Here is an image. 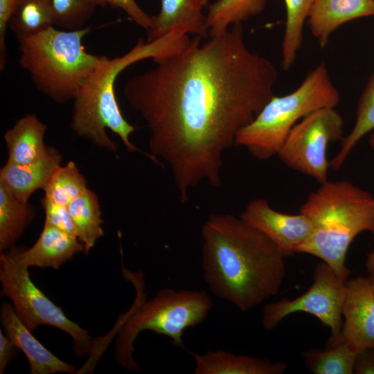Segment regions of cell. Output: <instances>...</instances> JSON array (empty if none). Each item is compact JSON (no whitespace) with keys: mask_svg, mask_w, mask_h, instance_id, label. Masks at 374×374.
<instances>
[{"mask_svg":"<svg viewBox=\"0 0 374 374\" xmlns=\"http://www.w3.org/2000/svg\"><path fill=\"white\" fill-rule=\"evenodd\" d=\"M240 217L265 234L287 256L297 253L313 233L312 224L305 215L300 212L296 215L278 212L264 199L250 201Z\"/></svg>","mask_w":374,"mask_h":374,"instance_id":"8fae6325","label":"cell"},{"mask_svg":"<svg viewBox=\"0 0 374 374\" xmlns=\"http://www.w3.org/2000/svg\"><path fill=\"white\" fill-rule=\"evenodd\" d=\"M354 373L374 374V348L357 353Z\"/></svg>","mask_w":374,"mask_h":374,"instance_id":"1f68e13d","label":"cell"},{"mask_svg":"<svg viewBox=\"0 0 374 374\" xmlns=\"http://www.w3.org/2000/svg\"><path fill=\"white\" fill-rule=\"evenodd\" d=\"M89 27L76 30L55 26L17 37L19 64L36 89L58 104L73 100L90 73L107 57L87 52L84 37Z\"/></svg>","mask_w":374,"mask_h":374,"instance_id":"8992f818","label":"cell"},{"mask_svg":"<svg viewBox=\"0 0 374 374\" xmlns=\"http://www.w3.org/2000/svg\"><path fill=\"white\" fill-rule=\"evenodd\" d=\"M343 132L344 119L335 107L319 109L294 126L276 155L287 167L323 184L330 167L328 145L341 140Z\"/></svg>","mask_w":374,"mask_h":374,"instance_id":"9c48e42d","label":"cell"},{"mask_svg":"<svg viewBox=\"0 0 374 374\" xmlns=\"http://www.w3.org/2000/svg\"><path fill=\"white\" fill-rule=\"evenodd\" d=\"M54 26L50 0H17L8 28L16 37Z\"/></svg>","mask_w":374,"mask_h":374,"instance_id":"484cf974","label":"cell"},{"mask_svg":"<svg viewBox=\"0 0 374 374\" xmlns=\"http://www.w3.org/2000/svg\"><path fill=\"white\" fill-rule=\"evenodd\" d=\"M22 247L13 246L0 253L1 296L12 301L13 308L26 328L33 332L40 325L60 329L71 337L75 355L91 353L95 343L87 330L70 320L31 280L21 259Z\"/></svg>","mask_w":374,"mask_h":374,"instance_id":"ba28073f","label":"cell"},{"mask_svg":"<svg viewBox=\"0 0 374 374\" xmlns=\"http://www.w3.org/2000/svg\"><path fill=\"white\" fill-rule=\"evenodd\" d=\"M61 161L60 152L48 146L45 154L31 163L18 165L6 162L0 170V184L19 200L28 202L35 190L44 189Z\"/></svg>","mask_w":374,"mask_h":374,"instance_id":"2e32d148","label":"cell"},{"mask_svg":"<svg viewBox=\"0 0 374 374\" xmlns=\"http://www.w3.org/2000/svg\"><path fill=\"white\" fill-rule=\"evenodd\" d=\"M300 213L312 222L313 233L297 253L320 258L347 280L350 244L362 232L374 234V197L348 181L328 180L309 194Z\"/></svg>","mask_w":374,"mask_h":374,"instance_id":"277c9868","label":"cell"},{"mask_svg":"<svg viewBox=\"0 0 374 374\" xmlns=\"http://www.w3.org/2000/svg\"><path fill=\"white\" fill-rule=\"evenodd\" d=\"M357 355L341 341L324 350H305L302 357L308 368L314 374H352Z\"/></svg>","mask_w":374,"mask_h":374,"instance_id":"cb8c5ba5","label":"cell"},{"mask_svg":"<svg viewBox=\"0 0 374 374\" xmlns=\"http://www.w3.org/2000/svg\"><path fill=\"white\" fill-rule=\"evenodd\" d=\"M285 28L282 42L281 65L288 70L294 64L303 41V30L314 0H284Z\"/></svg>","mask_w":374,"mask_h":374,"instance_id":"d4e9b609","label":"cell"},{"mask_svg":"<svg viewBox=\"0 0 374 374\" xmlns=\"http://www.w3.org/2000/svg\"><path fill=\"white\" fill-rule=\"evenodd\" d=\"M266 0H217L209 5L206 15L208 36L226 32L230 26L242 24L250 17L260 14Z\"/></svg>","mask_w":374,"mask_h":374,"instance_id":"7402d4cb","label":"cell"},{"mask_svg":"<svg viewBox=\"0 0 374 374\" xmlns=\"http://www.w3.org/2000/svg\"><path fill=\"white\" fill-rule=\"evenodd\" d=\"M17 0H0V69L3 71L6 64L7 48L6 36L10 20Z\"/></svg>","mask_w":374,"mask_h":374,"instance_id":"4dcf8cb0","label":"cell"},{"mask_svg":"<svg viewBox=\"0 0 374 374\" xmlns=\"http://www.w3.org/2000/svg\"><path fill=\"white\" fill-rule=\"evenodd\" d=\"M366 265L368 272L374 269V249L368 255Z\"/></svg>","mask_w":374,"mask_h":374,"instance_id":"836d02e7","label":"cell"},{"mask_svg":"<svg viewBox=\"0 0 374 374\" xmlns=\"http://www.w3.org/2000/svg\"><path fill=\"white\" fill-rule=\"evenodd\" d=\"M87 180L73 161L59 166L44 189V197L51 201L68 206L71 201L86 189Z\"/></svg>","mask_w":374,"mask_h":374,"instance_id":"4316f807","label":"cell"},{"mask_svg":"<svg viewBox=\"0 0 374 374\" xmlns=\"http://www.w3.org/2000/svg\"><path fill=\"white\" fill-rule=\"evenodd\" d=\"M83 243L75 236L46 223L36 242L30 247H22L21 259L28 267L60 268L80 251Z\"/></svg>","mask_w":374,"mask_h":374,"instance_id":"e0dca14e","label":"cell"},{"mask_svg":"<svg viewBox=\"0 0 374 374\" xmlns=\"http://www.w3.org/2000/svg\"><path fill=\"white\" fill-rule=\"evenodd\" d=\"M35 217L32 205L19 200L0 184V251L13 247Z\"/></svg>","mask_w":374,"mask_h":374,"instance_id":"ffe728a7","label":"cell"},{"mask_svg":"<svg viewBox=\"0 0 374 374\" xmlns=\"http://www.w3.org/2000/svg\"><path fill=\"white\" fill-rule=\"evenodd\" d=\"M374 130V74L367 82L359 99L356 121L350 132L341 140L339 152L330 161V167L339 170L357 143Z\"/></svg>","mask_w":374,"mask_h":374,"instance_id":"603a6c76","label":"cell"},{"mask_svg":"<svg viewBox=\"0 0 374 374\" xmlns=\"http://www.w3.org/2000/svg\"><path fill=\"white\" fill-rule=\"evenodd\" d=\"M205 3V0H161L159 14L152 17L146 42L160 39L172 31L206 37V16L202 13Z\"/></svg>","mask_w":374,"mask_h":374,"instance_id":"5bb4252c","label":"cell"},{"mask_svg":"<svg viewBox=\"0 0 374 374\" xmlns=\"http://www.w3.org/2000/svg\"><path fill=\"white\" fill-rule=\"evenodd\" d=\"M77 236L83 243L87 254L103 235L100 206L96 194L87 188L68 205Z\"/></svg>","mask_w":374,"mask_h":374,"instance_id":"44dd1931","label":"cell"},{"mask_svg":"<svg viewBox=\"0 0 374 374\" xmlns=\"http://www.w3.org/2000/svg\"><path fill=\"white\" fill-rule=\"evenodd\" d=\"M341 339L357 353L374 348V286L368 276L346 282Z\"/></svg>","mask_w":374,"mask_h":374,"instance_id":"7c38bea8","label":"cell"},{"mask_svg":"<svg viewBox=\"0 0 374 374\" xmlns=\"http://www.w3.org/2000/svg\"><path fill=\"white\" fill-rule=\"evenodd\" d=\"M0 317L6 335L27 357L31 374L75 373V366L57 357L33 335L10 303H2Z\"/></svg>","mask_w":374,"mask_h":374,"instance_id":"4fadbf2b","label":"cell"},{"mask_svg":"<svg viewBox=\"0 0 374 374\" xmlns=\"http://www.w3.org/2000/svg\"><path fill=\"white\" fill-rule=\"evenodd\" d=\"M201 236L203 276L213 295L245 312L278 294L287 256L262 232L240 216L217 213Z\"/></svg>","mask_w":374,"mask_h":374,"instance_id":"7a4b0ae2","label":"cell"},{"mask_svg":"<svg viewBox=\"0 0 374 374\" xmlns=\"http://www.w3.org/2000/svg\"><path fill=\"white\" fill-rule=\"evenodd\" d=\"M41 204L45 212L46 223L78 238L68 206L56 204L46 197L41 199Z\"/></svg>","mask_w":374,"mask_h":374,"instance_id":"f1b7e54d","label":"cell"},{"mask_svg":"<svg viewBox=\"0 0 374 374\" xmlns=\"http://www.w3.org/2000/svg\"><path fill=\"white\" fill-rule=\"evenodd\" d=\"M53 25L66 30L84 28L98 6L96 0H50Z\"/></svg>","mask_w":374,"mask_h":374,"instance_id":"83f0119b","label":"cell"},{"mask_svg":"<svg viewBox=\"0 0 374 374\" xmlns=\"http://www.w3.org/2000/svg\"><path fill=\"white\" fill-rule=\"evenodd\" d=\"M202 39L131 78L123 91L145 122L150 154L168 166L182 204L203 181L221 186L223 154L274 96L278 80L273 63L247 46L242 24Z\"/></svg>","mask_w":374,"mask_h":374,"instance_id":"6da1fadb","label":"cell"},{"mask_svg":"<svg viewBox=\"0 0 374 374\" xmlns=\"http://www.w3.org/2000/svg\"><path fill=\"white\" fill-rule=\"evenodd\" d=\"M17 347L0 330V373H4L8 364L17 354Z\"/></svg>","mask_w":374,"mask_h":374,"instance_id":"d6a6232c","label":"cell"},{"mask_svg":"<svg viewBox=\"0 0 374 374\" xmlns=\"http://www.w3.org/2000/svg\"><path fill=\"white\" fill-rule=\"evenodd\" d=\"M346 282L328 265L323 261L318 263L314 269L313 283L306 292L293 299L285 298L263 306V328L271 330L290 314L307 312L330 328V345L339 343L342 341L341 310Z\"/></svg>","mask_w":374,"mask_h":374,"instance_id":"30bf717a","label":"cell"},{"mask_svg":"<svg viewBox=\"0 0 374 374\" xmlns=\"http://www.w3.org/2000/svg\"><path fill=\"white\" fill-rule=\"evenodd\" d=\"M195 362V374H282L287 365L221 350H208L204 354L190 352Z\"/></svg>","mask_w":374,"mask_h":374,"instance_id":"ac0fdd59","label":"cell"},{"mask_svg":"<svg viewBox=\"0 0 374 374\" xmlns=\"http://www.w3.org/2000/svg\"><path fill=\"white\" fill-rule=\"evenodd\" d=\"M47 125L35 114L20 118L4 134L8 150L7 163L23 165L42 157L48 146L44 141Z\"/></svg>","mask_w":374,"mask_h":374,"instance_id":"d6986e66","label":"cell"},{"mask_svg":"<svg viewBox=\"0 0 374 374\" xmlns=\"http://www.w3.org/2000/svg\"><path fill=\"white\" fill-rule=\"evenodd\" d=\"M126 279L134 285L136 298L130 310L122 317L117 330L115 356L117 362L132 371L140 370L133 359L134 342L143 330H151L172 339L183 347L185 330L203 323L213 306L205 291L175 290L165 287L154 297L145 300L141 272L133 273L123 267Z\"/></svg>","mask_w":374,"mask_h":374,"instance_id":"5b68a950","label":"cell"},{"mask_svg":"<svg viewBox=\"0 0 374 374\" xmlns=\"http://www.w3.org/2000/svg\"><path fill=\"white\" fill-rule=\"evenodd\" d=\"M368 143L374 149V133H372L368 139Z\"/></svg>","mask_w":374,"mask_h":374,"instance_id":"e575fe53","label":"cell"},{"mask_svg":"<svg viewBox=\"0 0 374 374\" xmlns=\"http://www.w3.org/2000/svg\"><path fill=\"white\" fill-rule=\"evenodd\" d=\"M188 35L172 31L152 42L139 39L124 55L112 59L106 57L84 81L75 98L71 127L80 137L112 152L117 149L107 132L117 134L130 152H143L130 140L135 127L123 116L115 93L118 76L128 66L151 58L158 62L172 56L188 46Z\"/></svg>","mask_w":374,"mask_h":374,"instance_id":"3957f363","label":"cell"},{"mask_svg":"<svg viewBox=\"0 0 374 374\" xmlns=\"http://www.w3.org/2000/svg\"><path fill=\"white\" fill-rule=\"evenodd\" d=\"M205 1H206L207 0H205Z\"/></svg>","mask_w":374,"mask_h":374,"instance_id":"8d00e7d4","label":"cell"},{"mask_svg":"<svg viewBox=\"0 0 374 374\" xmlns=\"http://www.w3.org/2000/svg\"><path fill=\"white\" fill-rule=\"evenodd\" d=\"M339 92L328 69L321 62L291 93L274 96L256 117L236 134L235 145L245 148L254 157L267 160L277 152L294 126L310 113L335 107Z\"/></svg>","mask_w":374,"mask_h":374,"instance_id":"52a82bcc","label":"cell"},{"mask_svg":"<svg viewBox=\"0 0 374 374\" xmlns=\"http://www.w3.org/2000/svg\"><path fill=\"white\" fill-rule=\"evenodd\" d=\"M100 6L109 5L112 8L121 9L139 26L148 30L152 24L150 17L135 0H96Z\"/></svg>","mask_w":374,"mask_h":374,"instance_id":"f546056e","label":"cell"},{"mask_svg":"<svg viewBox=\"0 0 374 374\" xmlns=\"http://www.w3.org/2000/svg\"><path fill=\"white\" fill-rule=\"evenodd\" d=\"M369 277L372 281V283L374 286V269L369 272Z\"/></svg>","mask_w":374,"mask_h":374,"instance_id":"d590c367","label":"cell"},{"mask_svg":"<svg viewBox=\"0 0 374 374\" xmlns=\"http://www.w3.org/2000/svg\"><path fill=\"white\" fill-rule=\"evenodd\" d=\"M371 16H374V0H314L307 24L320 46L324 47L340 26Z\"/></svg>","mask_w":374,"mask_h":374,"instance_id":"9a60e30c","label":"cell"}]
</instances>
